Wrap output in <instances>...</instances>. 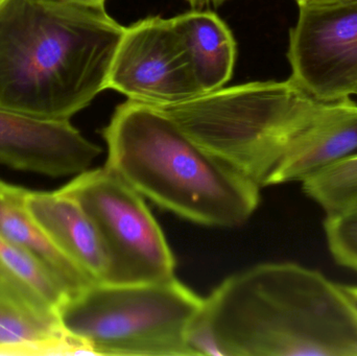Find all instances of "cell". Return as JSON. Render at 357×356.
<instances>
[{
    "mask_svg": "<svg viewBox=\"0 0 357 356\" xmlns=\"http://www.w3.org/2000/svg\"><path fill=\"white\" fill-rule=\"evenodd\" d=\"M107 89L150 106H167L202 94L173 20L149 17L126 27Z\"/></svg>",
    "mask_w": 357,
    "mask_h": 356,
    "instance_id": "obj_8",
    "label": "cell"
},
{
    "mask_svg": "<svg viewBox=\"0 0 357 356\" xmlns=\"http://www.w3.org/2000/svg\"><path fill=\"white\" fill-rule=\"evenodd\" d=\"M29 190L0 180V238L35 257L60 281L68 296L96 284L64 254L25 206Z\"/></svg>",
    "mask_w": 357,
    "mask_h": 356,
    "instance_id": "obj_13",
    "label": "cell"
},
{
    "mask_svg": "<svg viewBox=\"0 0 357 356\" xmlns=\"http://www.w3.org/2000/svg\"><path fill=\"white\" fill-rule=\"evenodd\" d=\"M191 4L193 6H197V4H203V3H214V4H220L222 2L227 1V0H188Z\"/></svg>",
    "mask_w": 357,
    "mask_h": 356,
    "instance_id": "obj_20",
    "label": "cell"
},
{
    "mask_svg": "<svg viewBox=\"0 0 357 356\" xmlns=\"http://www.w3.org/2000/svg\"><path fill=\"white\" fill-rule=\"evenodd\" d=\"M204 298L176 278L157 284H93L58 309L62 330L92 355L190 356L185 332Z\"/></svg>",
    "mask_w": 357,
    "mask_h": 356,
    "instance_id": "obj_5",
    "label": "cell"
},
{
    "mask_svg": "<svg viewBox=\"0 0 357 356\" xmlns=\"http://www.w3.org/2000/svg\"><path fill=\"white\" fill-rule=\"evenodd\" d=\"M125 29L105 8L0 0V107L70 121L107 89Z\"/></svg>",
    "mask_w": 357,
    "mask_h": 356,
    "instance_id": "obj_1",
    "label": "cell"
},
{
    "mask_svg": "<svg viewBox=\"0 0 357 356\" xmlns=\"http://www.w3.org/2000/svg\"><path fill=\"white\" fill-rule=\"evenodd\" d=\"M304 1H325V0H302V1L298 2V3H301V2Z\"/></svg>",
    "mask_w": 357,
    "mask_h": 356,
    "instance_id": "obj_21",
    "label": "cell"
},
{
    "mask_svg": "<svg viewBox=\"0 0 357 356\" xmlns=\"http://www.w3.org/2000/svg\"><path fill=\"white\" fill-rule=\"evenodd\" d=\"M172 20L202 93L224 87L236 60V42L228 25L211 10H190Z\"/></svg>",
    "mask_w": 357,
    "mask_h": 356,
    "instance_id": "obj_14",
    "label": "cell"
},
{
    "mask_svg": "<svg viewBox=\"0 0 357 356\" xmlns=\"http://www.w3.org/2000/svg\"><path fill=\"white\" fill-rule=\"evenodd\" d=\"M25 206L52 242L96 284L106 281L109 257L104 240L85 209L70 196L29 190Z\"/></svg>",
    "mask_w": 357,
    "mask_h": 356,
    "instance_id": "obj_11",
    "label": "cell"
},
{
    "mask_svg": "<svg viewBox=\"0 0 357 356\" xmlns=\"http://www.w3.org/2000/svg\"><path fill=\"white\" fill-rule=\"evenodd\" d=\"M289 79L323 102L357 96V0L298 3Z\"/></svg>",
    "mask_w": 357,
    "mask_h": 356,
    "instance_id": "obj_7",
    "label": "cell"
},
{
    "mask_svg": "<svg viewBox=\"0 0 357 356\" xmlns=\"http://www.w3.org/2000/svg\"><path fill=\"white\" fill-rule=\"evenodd\" d=\"M0 355H91L84 343L64 330L33 323L0 309Z\"/></svg>",
    "mask_w": 357,
    "mask_h": 356,
    "instance_id": "obj_15",
    "label": "cell"
},
{
    "mask_svg": "<svg viewBox=\"0 0 357 356\" xmlns=\"http://www.w3.org/2000/svg\"><path fill=\"white\" fill-rule=\"evenodd\" d=\"M357 152V102H323L271 177L268 186L303 182Z\"/></svg>",
    "mask_w": 357,
    "mask_h": 356,
    "instance_id": "obj_10",
    "label": "cell"
},
{
    "mask_svg": "<svg viewBox=\"0 0 357 356\" xmlns=\"http://www.w3.org/2000/svg\"><path fill=\"white\" fill-rule=\"evenodd\" d=\"M102 148L70 121L42 118L0 107V165L47 177L89 169Z\"/></svg>",
    "mask_w": 357,
    "mask_h": 356,
    "instance_id": "obj_9",
    "label": "cell"
},
{
    "mask_svg": "<svg viewBox=\"0 0 357 356\" xmlns=\"http://www.w3.org/2000/svg\"><path fill=\"white\" fill-rule=\"evenodd\" d=\"M302 188L326 217L357 213V152L304 180Z\"/></svg>",
    "mask_w": 357,
    "mask_h": 356,
    "instance_id": "obj_16",
    "label": "cell"
},
{
    "mask_svg": "<svg viewBox=\"0 0 357 356\" xmlns=\"http://www.w3.org/2000/svg\"><path fill=\"white\" fill-rule=\"evenodd\" d=\"M342 288H343L344 292L346 293L348 298L351 301L352 304H354L357 311V286H342Z\"/></svg>",
    "mask_w": 357,
    "mask_h": 356,
    "instance_id": "obj_19",
    "label": "cell"
},
{
    "mask_svg": "<svg viewBox=\"0 0 357 356\" xmlns=\"http://www.w3.org/2000/svg\"><path fill=\"white\" fill-rule=\"evenodd\" d=\"M106 167L136 192L182 219L208 227L247 223L260 188L195 142L156 107L128 100L102 130Z\"/></svg>",
    "mask_w": 357,
    "mask_h": 356,
    "instance_id": "obj_3",
    "label": "cell"
},
{
    "mask_svg": "<svg viewBox=\"0 0 357 356\" xmlns=\"http://www.w3.org/2000/svg\"><path fill=\"white\" fill-rule=\"evenodd\" d=\"M296 1H297L298 3V2L302 1V0H296Z\"/></svg>",
    "mask_w": 357,
    "mask_h": 356,
    "instance_id": "obj_22",
    "label": "cell"
},
{
    "mask_svg": "<svg viewBox=\"0 0 357 356\" xmlns=\"http://www.w3.org/2000/svg\"><path fill=\"white\" fill-rule=\"evenodd\" d=\"M204 309L226 356H357V311L340 284L294 263L225 279Z\"/></svg>",
    "mask_w": 357,
    "mask_h": 356,
    "instance_id": "obj_2",
    "label": "cell"
},
{
    "mask_svg": "<svg viewBox=\"0 0 357 356\" xmlns=\"http://www.w3.org/2000/svg\"><path fill=\"white\" fill-rule=\"evenodd\" d=\"M96 224L109 257L104 284H157L175 277L176 261L144 198L106 165L87 169L59 188Z\"/></svg>",
    "mask_w": 357,
    "mask_h": 356,
    "instance_id": "obj_6",
    "label": "cell"
},
{
    "mask_svg": "<svg viewBox=\"0 0 357 356\" xmlns=\"http://www.w3.org/2000/svg\"><path fill=\"white\" fill-rule=\"evenodd\" d=\"M70 3L82 4V6H94V8H105L107 0H61Z\"/></svg>",
    "mask_w": 357,
    "mask_h": 356,
    "instance_id": "obj_18",
    "label": "cell"
},
{
    "mask_svg": "<svg viewBox=\"0 0 357 356\" xmlns=\"http://www.w3.org/2000/svg\"><path fill=\"white\" fill-rule=\"evenodd\" d=\"M319 102L289 79L222 87L177 104L153 107L261 189L268 187Z\"/></svg>",
    "mask_w": 357,
    "mask_h": 356,
    "instance_id": "obj_4",
    "label": "cell"
},
{
    "mask_svg": "<svg viewBox=\"0 0 357 356\" xmlns=\"http://www.w3.org/2000/svg\"><path fill=\"white\" fill-rule=\"evenodd\" d=\"M67 297L62 284L45 265L0 238V309L39 325L63 330L58 309Z\"/></svg>",
    "mask_w": 357,
    "mask_h": 356,
    "instance_id": "obj_12",
    "label": "cell"
},
{
    "mask_svg": "<svg viewBox=\"0 0 357 356\" xmlns=\"http://www.w3.org/2000/svg\"><path fill=\"white\" fill-rule=\"evenodd\" d=\"M324 231L335 261L357 273V213L326 217Z\"/></svg>",
    "mask_w": 357,
    "mask_h": 356,
    "instance_id": "obj_17",
    "label": "cell"
}]
</instances>
